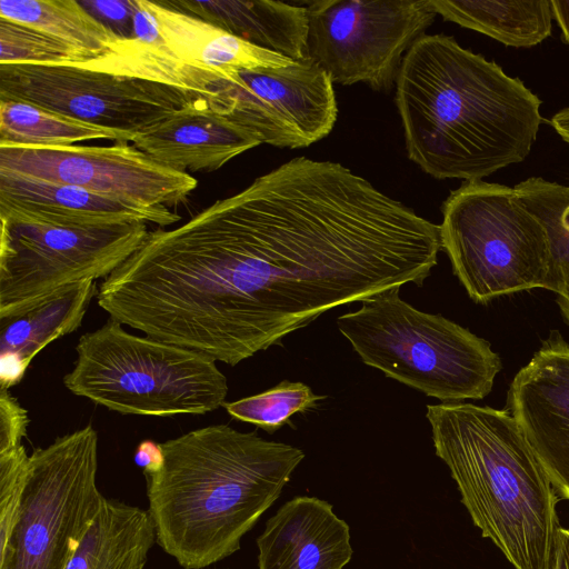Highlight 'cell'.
<instances>
[{"label":"cell","instance_id":"27","mask_svg":"<svg viewBox=\"0 0 569 569\" xmlns=\"http://www.w3.org/2000/svg\"><path fill=\"white\" fill-rule=\"evenodd\" d=\"M323 398L302 382L284 380L264 392L226 402L223 407L232 418L273 433L295 413L315 408Z\"/></svg>","mask_w":569,"mask_h":569},{"label":"cell","instance_id":"2","mask_svg":"<svg viewBox=\"0 0 569 569\" xmlns=\"http://www.w3.org/2000/svg\"><path fill=\"white\" fill-rule=\"evenodd\" d=\"M409 158L436 179L481 180L531 151L542 101L452 37H420L396 78Z\"/></svg>","mask_w":569,"mask_h":569},{"label":"cell","instance_id":"13","mask_svg":"<svg viewBox=\"0 0 569 569\" xmlns=\"http://www.w3.org/2000/svg\"><path fill=\"white\" fill-rule=\"evenodd\" d=\"M0 170L143 206H173L198 181L154 160L128 142L112 146L0 147Z\"/></svg>","mask_w":569,"mask_h":569},{"label":"cell","instance_id":"4","mask_svg":"<svg viewBox=\"0 0 569 569\" xmlns=\"http://www.w3.org/2000/svg\"><path fill=\"white\" fill-rule=\"evenodd\" d=\"M436 455L473 523L515 569H551L556 490L508 410L463 402L427 407Z\"/></svg>","mask_w":569,"mask_h":569},{"label":"cell","instance_id":"16","mask_svg":"<svg viewBox=\"0 0 569 569\" xmlns=\"http://www.w3.org/2000/svg\"><path fill=\"white\" fill-rule=\"evenodd\" d=\"M258 569H343L352 547L347 522L315 497H295L257 539Z\"/></svg>","mask_w":569,"mask_h":569},{"label":"cell","instance_id":"31","mask_svg":"<svg viewBox=\"0 0 569 569\" xmlns=\"http://www.w3.org/2000/svg\"><path fill=\"white\" fill-rule=\"evenodd\" d=\"M80 3L119 37H132L133 17L137 9L136 0L80 1Z\"/></svg>","mask_w":569,"mask_h":569},{"label":"cell","instance_id":"10","mask_svg":"<svg viewBox=\"0 0 569 569\" xmlns=\"http://www.w3.org/2000/svg\"><path fill=\"white\" fill-rule=\"evenodd\" d=\"M308 16L306 57L332 83L363 82L388 90L402 59L437 13L430 0L305 1Z\"/></svg>","mask_w":569,"mask_h":569},{"label":"cell","instance_id":"15","mask_svg":"<svg viewBox=\"0 0 569 569\" xmlns=\"http://www.w3.org/2000/svg\"><path fill=\"white\" fill-rule=\"evenodd\" d=\"M0 219L63 227L127 222L167 227L181 218L166 206H143L76 186L0 170Z\"/></svg>","mask_w":569,"mask_h":569},{"label":"cell","instance_id":"34","mask_svg":"<svg viewBox=\"0 0 569 569\" xmlns=\"http://www.w3.org/2000/svg\"><path fill=\"white\" fill-rule=\"evenodd\" d=\"M550 4L552 16L562 31L563 40L569 44V1L551 0Z\"/></svg>","mask_w":569,"mask_h":569},{"label":"cell","instance_id":"36","mask_svg":"<svg viewBox=\"0 0 569 569\" xmlns=\"http://www.w3.org/2000/svg\"><path fill=\"white\" fill-rule=\"evenodd\" d=\"M557 303L560 308L562 317L569 325V296H558Z\"/></svg>","mask_w":569,"mask_h":569},{"label":"cell","instance_id":"21","mask_svg":"<svg viewBox=\"0 0 569 569\" xmlns=\"http://www.w3.org/2000/svg\"><path fill=\"white\" fill-rule=\"evenodd\" d=\"M154 541L148 510L106 498L66 569H143Z\"/></svg>","mask_w":569,"mask_h":569},{"label":"cell","instance_id":"3","mask_svg":"<svg viewBox=\"0 0 569 569\" xmlns=\"http://www.w3.org/2000/svg\"><path fill=\"white\" fill-rule=\"evenodd\" d=\"M162 468L146 475L156 541L184 569L240 549L241 538L279 498L305 453L229 425L160 443Z\"/></svg>","mask_w":569,"mask_h":569},{"label":"cell","instance_id":"32","mask_svg":"<svg viewBox=\"0 0 569 569\" xmlns=\"http://www.w3.org/2000/svg\"><path fill=\"white\" fill-rule=\"evenodd\" d=\"M137 466L142 468L146 475L158 472L164 462V455L160 443L152 440L141 441L133 456Z\"/></svg>","mask_w":569,"mask_h":569},{"label":"cell","instance_id":"23","mask_svg":"<svg viewBox=\"0 0 569 569\" xmlns=\"http://www.w3.org/2000/svg\"><path fill=\"white\" fill-rule=\"evenodd\" d=\"M430 4L443 20L483 33L508 47H535L552 31L549 0H430Z\"/></svg>","mask_w":569,"mask_h":569},{"label":"cell","instance_id":"11","mask_svg":"<svg viewBox=\"0 0 569 569\" xmlns=\"http://www.w3.org/2000/svg\"><path fill=\"white\" fill-rule=\"evenodd\" d=\"M203 99L171 86L81 67L0 64V100L28 102L136 136Z\"/></svg>","mask_w":569,"mask_h":569},{"label":"cell","instance_id":"22","mask_svg":"<svg viewBox=\"0 0 569 569\" xmlns=\"http://www.w3.org/2000/svg\"><path fill=\"white\" fill-rule=\"evenodd\" d=\"M74 67L153 81L203 96H213L223 76L176 57L161 38H120L98 57Z\"/></svg>","mask_w":569,"mask_h":569},{"label":"cell","instance_id":"7","mask_svg":"<svg viewBox=\"0 0 569 569\" xmlns=\"http://www.w3.org/2000/svg\"><path fill=\"white\" fill-rule=\"evenodd\" d=\"M441 210V250L475 302L548 289L547 230L515 187L466 181L450 192Z\"/></svg>","mask_w":569,"mask_h":569},{"label":"cell","instance_id":"19","mask_svg":"<svg viewBox=\"0 0 569 569\" xmlns=\"http://www.w3.org/2000/svg\"><path fill=\"white\" fill-rule=\"evenodd\" d=\"M98 289L94 280L74 283L33 307L0 319V385L23 378L31 360L49 343L77 330Z\"/></svg>","mask_w":569,"mask_h":569},{"label":"cell","instance_id":"26","mask_svg":"<svg viewBox=\"0 0 569 569\" xmlns=\"http://www.w3.org/2000/svg\"><path fill=\"white\" fill-rule=\"evenodd\" d=\"M515 189L547 230L551 256L547 290L569 296V186L530 177Z\"/></svg>","mask_w":569,"mask_h":569},{"label":"cell","instance_id":"1","mask_svg":"<svg viewBox=\"0 0 569 569\" xmlns=\"http://www.w3.org/2000/svg\"><path fill=\"white\" fill-rule=\"evenodd\" d=\"M199 287L230 366L326 311L412 282L440 227L348 168L298 157L202 212Z\"/></svg>","mask_w":569,"mask_h":569},{"label":"cell","instance_id":"33","mask_svg":"<svg viewBox=\"0 0 569 569\" xmlns=\"http://www.w3.org/2000/svg\"><path fill=\"white\" fill-rule=\"evenodd\" d=\"M551 569H569V528L559 526L557 530Z\"/></svg>","mask_w":569,"mask_h":569},{"label":"cell","instance_id":"17","mask_svg":"<svg viewBox=\"0 0 569 569\" xmlns=\"http://www.w3.org/2000/svg\"><path fill=\"white\" fill-rule=\"evenodd\" d=\"M133 144L176 171H216L234 157L261 144L244 128L194 101L138 133Z\"/></svg>","mask_w":569,"mask_h":569},{"label":"cell","instance_id":"28","mask_svg":"<svg viewBox=\"0 0 569 569\" xmlns=\"http://www.w3.org/2000/svg\"><path fill=\"white\" fill-rule=\"evenodd\" d=\"M89 57L31 27L0 18V64L76 66Z\"/></svg>","mask_w":569,"mask_h":569},{"label":"cell","instance_id":"35","mask_svg":"<svg viewBox=\"0 0 569 569\" xmlns=\"http://www.w3.org/2000/svg\"><path fill=\"white\" fill-rule=\"evenodd\" d=\"M550 124L559 137L569 143V107L556 112L550 120Z\"/></svg>","mask_w":569,"mask_h":569},{"label":"cell","instance_id":"25","mask_svg":"<svg viewBox=\"0 0 569 569\" xmlns=\"http://www.w3.org/2000/svg\"><path fill=\"white\" fill-rule=\"evenodd\" d=\"M136 134L90 124L38 106L0 100V147H60L108 139L129 142Z\"/></svg>","mask_w":569,"mask_h":569},{"label":"cell","instance_id":"12","mask_svg":"<svg viewBox=\"0 0 569 569\" xmlns=\"http://www.w3.org/2000/svg\"><path fill=\"white\" fill-rule=\"evenodd\" d=\"M207 104L278 148L308 147L330 133L337 101L327 72L309 58L232 71Z\"/></svg>","mask_w":569,"mask_h":569},{"label":"cell","instance_id":"30","mask_svg":"<svg viewBox=\"0 0 569 569\" xmlns=\"http://www.w3.org/2000/svg\"><path fill=\"white\" fill-rule=\"evenodd\" d=\"M29 423L28 412L9 389L0 391V452L22 445Z\"/></svg>","mask_w":569,"mask_h":569},{"label":"cell","instance_id":"29","mask_svg":"<svg viewBox=\"0 0 569 569\" xmlns=\"http://www.w3.org/2000/svg\"><path fill=\"white\" fill-rule=\"evenodd\" d=\"M30 456L21 445L0 452V552L14 530L29 472Z\"/></svg>","mask_w":569,"mask_h":569},{"label":"cell","instance_id":"9","mask_svg":"<svg viewBox=\"0 0 569 569\" xmlns=\"http://www.w3.org/2000/svg\"><path fill=\"white\" fill-rule=\"evenodd\" d=\"M0 222V319L74 283L107 278L149 233L144 222L97 227Z\"/></svg>","mask_w":569,"mask_h":569},{"label":"cell","instance_id":"5","mask_svg":"<svg viewBox=\"0 0 569 569\" xmlns=\"http://www.w3.org/2000/svg\"><path fill=\"white\" fill-rule=\"evenodd\" d=\"M399 289L337 319L361 360L443 403L488 396L502 368L491 345L441 315L416 309Z\"/></svg>","mask_w":569,"mask_h":569},{"label":"cell","instance_id":"8","mask_svg":"<svg viewBox=\"0 0 569 569\" xmlns=\"http://www.w3.org/2000/svg\"><path fill=\"white\" fill-rule=\"evenodd\" d=\"M98 433L91 423L30 455L17 523L0 569H66L106 497L97 485Z\"/></svg>","mask_w":569,"mask_h":569},{"label":"cell","instance_id":"14","mask_svg":"<svg viewBox=\"0 0 569 569\" xmlns=\"http://www.w3.org/2000/svg\"><path fill=\"white\" fill-rule=\"evenodd\" d=\"M507 403L555 490L569 500V342L557 330L513 377Z\"/></svg>","mask_w":569,"mask_h":569},{"label":"cell","instance_id":"24","mask_svg":"<svg viewBox=\"0 0 569 569\" xmlns=\"http://www.w3.org/2000/svg\"><path fill=\"white\" fill-rule=\"evenodd\" d=\"M0 18L47 33L89 59L121 38L76 0H1Z\"/></svg>","mask_w":569,"mask_h":569},{"label":"cell","instance_id":"6","mask_svg":"<svg viewBox=\"0 0 569 569\" xmlns=\"http://www.w3.org/2000/svg\"><path fill=\"white\" fill-rule=\"evenodd\" d=\"M63 377L76 396L122 415H204L226 403L228 383L211 357L126 331L109 318L86 332Z\"/></svg>","mask_w":569,"mask_h":569},{"label":"cell","instance_id":"20","mask_svg":"<svg viewBox=\"0 0 569 569\" xmlns=\"http://www.w3.org/2000/svg\"><path fill=\"white\" fill-rule=\"evenodd\" d=\"M163 4L191 12L259 48L292 60L306 58L307 8L282 1H172Z\"/></svg>","mask_w":569,"mask_h":569},{"label":"cell","instance_id":"18","mask_svg":"<svg viewBox=\"0 0 569 569\" xmlns=\"http://www.w3.org/2000/svg\"><path fill=\"white\" fill-rule=\"evenodd\" d=\"M137 2L153 19L166 47L176 57L193 67L228 78L232 71L281 67L292 61L162 2Z\"/></svg>","mask_w":569,"mask_h":569}]
</instances>
